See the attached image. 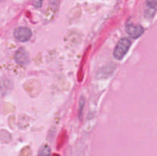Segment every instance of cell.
Instances as JSON below:
<instances>
[{
	"mask_svg": "<svg viewBox=\"0 0 157 156\" xmlns=\"http://www.w3.org/2000/svg\"><path fill=\"white\" fill-rule=\"evenodd\" d=\"M38 156H51V148L47 145H44L40 148Z\"/></svg>",
	"mask_w": 157,
	"mask_h": 156,
	"instance_id": "52a82bcc",
	"label": "cell"
},
{
	"mask_svg": "<svg viewBox=\"0 0 157 156\" xmlns=\"http://www.w3.org/2000/svg\"><path fill=\"white\" fill-rule=\"evenodd\" d=\"M43 0H34L33 5L36 8H41L42 6Z\"/></svg>",
	"mask_w": 157,
	"mask_h": 156,
	"instance_id": "9c48e42d",
	"label": "cell"
},
{
	"mask_svg": "<svg viewBox=\"0 0 157 156\" xmlns=\"http://www.w3.org/2000/svg\"><path fill=\"white\" fill-rule=\"evenodd\" d=\"M132 42L129 38H123L118 41L114 50H113V56L116 59L122 60L127 53L128 52Z\"/></svg>",
	"mask_w": 157,
	"mask_h": 156,
	"instance_id": "6da1fadb",
	"label": "cell"
},
{
	"mask_svg": "<svg viewBox=\"0 0 157 156\" xmlns=\"http://www.w3.org/2000/svg\"><path fill=\"white\" fill-rule=\"evenodd\" d=\"M126 31L131 38L136 39L144 33V28L141 25H134L133 23L127 22L126 25Z\"/></svg>",
	"mask_w": 157,
	"mask_h": 156,
	"instance_id": "277c9868",
	"label": "cell"
},
{
	"mask_svg": "<svg viewBox=\"0 0 157 156\" xmlns=\"http://www.w3.org/2000/svg\"><path fill=\"white\" fill-rule=\"evenodd\" d=\"M14 36L20 42H26L31 39L32 32L28 27H18L14 31Z\"/></svg>",
	"mask_w": 157,
	"mask_h": 156,
	"instance_id": "7a4b0ae2",
	"label": "cell"
},
{
	"mask_svg": "<svg viewBox=\"0 0 157 156\" xmlns=\"http://www.w3.org/2000/svg\"><path fill=\"white\" fill-rule=\"evenodd\" d=\"M84 105H85V98H84V96H82L80 99L79 106H78V117H79L80 119H81V116H82Z\"/></svg>",
	"mask_w": 157,
	"mask_h": 156,
	"instance_id": "ba28073f",
	"label": "cell"
},
{
	"mask_svg": "<svg viewBox=\"0 0 157 156\" xmlns=\"http://www.w3.org/2000/svg\"><path fill=\"white\" fill-rule=\"evenodd\" d=\"M157 0H146V9L144 15L146 18H153L156 15Z\"/></svg>",
	"mask_w": 157,
	"mask_h": 156,
	"instance_id": "5b68a950",
	"label": "cell"
},
{
	"mask_svg": "<svg viewBox=\"0 0 157 156\" xmlns=\"http://www.w3.org/2000/svg\"><path fill=\"white\" fill-rule=\"evenodd\" d=\"M15 61L17 64L21 66L27 65L29 63V55L27 50L24 47H20L15 52V57H14Z\"/></svg>",
	"mask_w": 157,
	"mask_h": 156,
	"instance_id": "3957f363",
	"label": "cell"
},
{
	"mask_svg": "<svg viewBox=\"0 0 157 156\" xmlns=\"http://www.w3.org/2000/svg\"><path fill=\"white\" fill-rule=\"evenodd\" d=\"M115 64H110L109 65H107L105 67H104L103 69H101V71H99L98 74H101V76H110V74H112L115 69Z\"/></svg>",
	"mask_w": 157,
	"mask_h": 156,
	"instance_id": "8992f818",
	"label": "cell"
}]
</instances>
